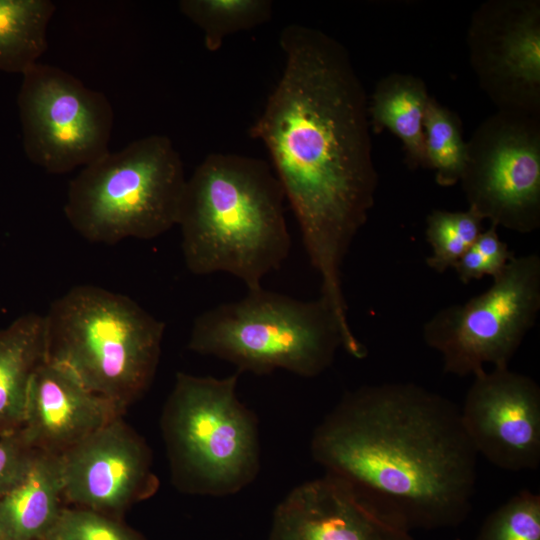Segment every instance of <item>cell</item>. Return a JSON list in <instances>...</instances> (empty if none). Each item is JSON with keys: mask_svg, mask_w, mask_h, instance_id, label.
I'll return each instance as SVG.
<instances>
[{"mask_svg": "<svg viewBox=\"0 0 540 540\" xmlns=\"http://www.w3.org/2000/svg\"><path fill=\"white\" fill-rule=\"evenodd\" d=\"M64 498L108 515L152 495L158 486L144 441L117 417L60 453Z\"/></svg>", "mask_w": 540, "mask_h": 540, "instance_id": "4fadbf2b", "label": "cell"}, {"mask_svg": "<svg viewBox=\"0 0 540 540\" xmlns=\"http://www.w3.org/2000/svg\"><path fill=\"white\" fill-rule=\"evenodd\" d=\"M36 451L19 431L0 436V497L22 479Z\"/></svg>", "mask_w": 540, "mask_h": 540, "instance_id": "d4e9b609", "label": "cell"}, {"mask_svg": "<svg viewBox=\"0 0 540 540\" xmlns=\"http://www.w3.org/2000/svg\"><path fill=\"white\" fill-rule=\"evenodd\" d=\"M468 209L527 234L540 227V116L497 110L467 142L460 181Z\"/></svg>", "mask_w": 540, "mask_h": 540, "instance_id": "9c48e42d", "label": "cell"}, {"mask_svg": "<svg viewBox=\"0 0 540 540\" xmlns=\"http://www.w3.org/2000/svg\"><path fill=\"white\" fill-rule=\"evenodd\" d=\"M45 318V359L92 392L125 409L151 384L165 324L128 296L93 286L71 288Z\"/></svg>", "mask_w": 540, "mask_h": 540, "instance_id": "277c9868", "label": "cell"}, {"mask_svg": "<svg viewBox=\"0 0 540 540\" xmlns=\"http://www.w3.org/2000/svg\"><path fill=\"white\" fill-rule=\"evenodd\" d=\"M339 347L343 334L323 298L304 301L262 286L202 312L188 340L189 350L227 361L239 372L281 369L305 378L330 367Z\"/></svg>", "mask_w": 540, "mask_h": 540, "instance_id": "5b68a950", "label": "cell"}, {"mask_svg": "<svg viewBox=\"0 0 540 540\" xmlns=\"http://www.w3.org/2000/svg\"><path fill=\"white\" fill-rule=\"evenodd\" d=\"M179 9L202 30L210 52L219 50L226 37L267 23L273 14L269 0H182Z\"/></svg>", "mask_w": 540, "mask_h": 540, "instance_id": "ffe728a7", "label": "cell"}, {"mask_svg": "<svg viewBox=\"0 0 540 540\" xmlns=\"http://www.w3.org/2000/svg\"><path fill=\"white\" fill-rule=\"evenodd\" d=\"M429 98L421 78L390 73L377 82L368 102L373 130L388 129L402 141L405 163L412 170L428 168L423 124Z\"/></svg>", "mask_w": 540, "mask_h": 540, "instance_id": "ac0fdd59", "label": "cell"}, {"mask_svg": "<svg viewBox=\"0 0 540 540\" xmlns=\"http://www.w3.org/2000/svg\"><path fill=\"white\" fill-rule=\"evenodd\" d=\"M268 540H415L350 483L330 474L294 487L277 504Z\"/></svg>", "mask_w": 540, "mask_h": 540, "instance_id": "5bb4252c", "label": "cell"}, {"mask_svg": "<svg viewBox=\"0 0 540 540\" xmlns=\"http://www.w3.org/2000/svg\"><path fill=\"white\" fill-rule=\"evenodd\" d=\"M280 79L249 129L266 147L299 224L321 298L349 326L342 267L374 206L368 100L346 48L319 29L283 28Z\"/></svg>", "mask_w": 540, "mask_h": 540, "instance_id": "6da1fadb", "label": "cell"}, {"mask_svg": "<svg viewBox=\"0 0 540 540\" xmlns=\"http://www.w3.org/2000/svg\"><path fill=\"white\" fill-rule=\"evenodd\" d=\"M476 540H540V496L515 494L487 516Z\"/></svg>", "mask_w": 540, "mask_h": 540, "instance_id": "603a6c76", "label": "cell"}, {"mask_svg": "<svg viewBox=\"0 0 540 540\" xmlns=\"http://www.w3.org/2000/svg\"><path fill=\"white\" fill-rule=\"evenodd\" d=\"M22 76L17 103L24 152L33 164L64 174L109 151L114 113L102 92L39 62Z\"/></svg>", "mask_w": 540, "mask_h": 540, "instance_id": "30bf717a", "label": "cell"}, {"mask_svg": "<svg viewBox=\"0 0 540 540\" xmlns=\"http://www.w3.org/2000/svg\"><path fill=\"white\" fill-rule=\"evenodd\" d=\"M123 411L45 359L31 378L19 432L32 449L60 454Z\"/></svg>", "mask_w": 540, "mask_h": 540, "instance_id": "9a60e30c", "label": "cell"}, {"mask_svg": "<svg viewBox=\"0 0 540 540\" xmlns=\"http://www.w3.org/2000/svg\"><path fill=\"white\" fill-rule=\"evenodd\" d=\"M540 312V257L514 256L483 293L436 312L424 325L425 343L443 358L444 371L477 375L485 364L509 363Z\"/></svg>", "mask_w": 540, "mask_h": 540, "instance_id": "ba28073f", "label": "cell"}, {"mask_svg": "<svg viewBox=\"0 0 540 540\" xmlns=\"http://www.w3.org/2000/svg\"><path fill=\"white\" fill-rule=\"evenodd\" d=\"M467 43L479 85L498 110L540 116V2L482 3Z\"/></svg>", "mask_w": 540, "mask_h": 540, "instance_id": "8fae6325", "label": "cell"}, {"mask_svg": "<svg viewBox=\"0 0 540 540\" xmlns=\"http://www.w3.org/2000/svg\"><path fill=\"white\" fill-rule=\"evenodd\" d=\"M63 500L60 454L37 450L22 479L0 497V540H46Z\"/></svg>", "mask_w": 540, "mask_h": 540, "instance_id": "2e32d148", "label": "cell"}, {"mask_svg": "<svg viewBox=\"0 0 540 540\" xmlns=\"http://www.w3.org/2000/svg\"><path fill=\"white\" fill-rule=\"evenodd\" d=\"M464 429L478 455L512 472L540 465V387L531 377L493 368L474 376L462 408Z\"/></svg>", "mask_w": 540, "mask_h": 540, "instance_id": "7c38bea8", "label": "cell"}, {"mask_svg": "<svg viewBox=\"0 0 540 540\" xmlns=\"http://www.w3.org/2000/svg\"><path fill=\"white\" fill-rule=\"evenodd\" d=\"M310 451L410 531L457 526L471 510L478 453L460 408L415 383L348 391L315 428Z\"/></svg>", "mask_w": 540, "mask_h": 540, "instance_id": "7a4b0ae2", "label": "cell"}, {"mask_svg": "<svg viewBox=\"0 0 540 540\" xmlns=\"http://www.w3.org/2000/svg\"><path fill=\"white\" fill-rule=\"evenodd\" d=\"M46 540L144 539L111 515L81 507H64Z\"/></svg>", "mask_w": 540, "mask_h": 540, "instance_id": "cb8c5ba5", "label": "cell"}, {"mask_svg": "<svg viewBox=\"0 0 540 540\" xmlns=\"http://www.w3.org/2000/svg\"><path fill=\"white\" fill-rule=\"evenodd\" d=\"M453 269L464 284L490 275L486 261L473 246L456 261Z\"/></svg>", "mask_w": 540, "mask_h": 540, "instance_id": "4316f807", "label": "cell"}, {"mask_svg": "<svg viewBox=\"0 0 540 540\" xmlns=\"http://www.w3.org/2000/svg\"><path fill=\"white\" fill-rule=\"evenodd\" d=\"M186 177L164 135H149L84 166L68 186L65 216L94 243L149 240L178 225Z\"/></svg>", "mask_w": 540, "mask_h": 540, "instance_id": "52a82bcc", "label": "cell"}, {"mask_svg": "<svg viewBox=\"0 0 540 540\" xmlns=\"http://www.w3.org/2000/svg\"><path fill=\"white\" fill-rule=\"evenodd\" d=\"M285 200L267 162L233 153L206 156L186 181L177 225L189 272H224L247 289L262 286L290 253Z\"/></svg>", "mask_w": 540, "mask_h": 540, "instance_id": "3957f363", "label": "cell"}, {"mask_svg": "<svg viewBox=\"0 0 540 540\" xmlns=\"http://www.w3.org/2000/svg\"><path fill=\"white\" fill-rule=\"evenodd\" d=\"M49 0H0V71L23 74L45 53Z\"/></svg>", "mask_w": 540, "mask_h": 540, "instance_id": "d6986e66", "label": "cell"}, {"mask_svg": "<svg viewBox=\"0 0 540 540\" xmlns=\"http://www.w3.org/2000/svg\"><path fill=\"white\" fill-rule=\"evenodd\" d=\"M423 127L428 168L435 171L438 185H455L460 181L467 157V142L458 114L430 96Z\"/></svg>", "mask_w": 540, "mask_h": 540, "instance_id": "44dd1931", "label": "cell"}, {"mask_svg": "<svg viewBox=\"0 0 540 540\" xmlns=\"http://www.w3.org/2000/svg\"><path fill=\"white\" fill-rule=\"evenodd\" d=\"M483 220L474 211L435 209L426 219V240L431 247L427 265L438 273L453 268L482 232Z\"/></svg>", "mask_w": 540, "mask_h": 540, "instance_id": "7402d4cb", "label": "cell"}, {"mask_svg": "<svg viewBox=\"0 0 540 540\" xmlns=\"http://www.w3.org/2000/svg\"><path fill=\"white\" fill-rule=\"evenodd\" d=\"M45 357L44 316L28 313L0 330V436L20 430L31 378Z\"/></svg>", "mask_w": 540, "mask_h": 540, "instance_id": "e0dca14e", "label": "cell"}, {"mask_svg": "<svg viewBox=\"0 0 540 540\" xmlns=\"http://www.w3.org/2000/svg\"><path fill=\"white\" fill-rule=\"evenodd\" d=\"M238 372L223 378L180 372L165 402L161 430L172 481L212 497L249 486L261 467L258 420L237 395Z\"/></svg>", "mask_w": 540, "mask_h": 540, "instance_id": "8992f818", "label": "cell"}, {"mask_svg": "<svg viewBox=\"0 0 540 540\" xmlns=\"http://www.w3.org/2000/svg\"><path fill=\"white\" fill-rule=\"evenodd\" d=\"M473 248L486 261L490 276H497L515 256L511 252L506 243H504L497 232V227L490 224V227L482 232L477 237Z\"/></svg>", "mask_w": 540, "mask_h": 540, "instance_id": "484cf974", "label": "cell"}]
</instances>
